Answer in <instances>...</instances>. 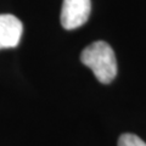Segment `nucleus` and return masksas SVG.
<instances>
[{
    "label": "nucleus",
    "instance_id": "obj_1",
    "mask_svg": "<svg viewBox=\"0 0 146 146\" xmlns=\"http://www.w3.org/2000/svg\"><path fill=\"white\" fill-rule=\"evenodd\" d=\"M80 61L102 84H110L117 76L116 55L106 42L99 40L88 45L80 54Z\"/></svg>",
    "mask_w": 146,
    "mask_h": 146
},
{
    "label": "nucleus",
    "instance_id": "obj_2",
    "mask_svg": "<svg viewBox=\"0 0 146 146\" xmlns=\"http://www.w3.org/2000/svg\"><path fill=\"white\" fill-rule=\"evenodd\" d=\"M90 0H63L61 25L65 29H76L83 26L90 16Z\"/></svg>",
    "mask_w": 146,
    "mask_h": 146
},
{
    "label": "nucleus",
    "instance_id": "obj_3",
    "mask_svg": "<svg viewBox=\"0 0 146 146\" xmlns=\"http://www.w3.org/2000/svg\"><path fill=\"white\" fill-rule=\"evenodd\" d=\"M23 25L10 13L0 15V49L16 48L21 40Z\"/></svg>",
    "mask_w": 146,
    "mask_h": 146
},
{
    "label": "nucleus",
    "instance_id": "obj_4",
    "mask_svg": "<svg viewBox=\"0 0 146 146\" xmlns=\"http://www.w3.org/2000/svg\"><path fill=\"white\" fill-rule=\"evenodd\" d=\"M118 146H146V143L144 140H141L138 135L125 133L119 136Z\"/></svg>",
    "mask_w": 146,
    "mask_h": 146
}]
</instances>
